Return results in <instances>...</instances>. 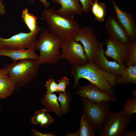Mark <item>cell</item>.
<instances>
[{
  "label": "cell",
  "mask_w": 136,
  "mask_h": 136,
  "mask_svg": "<svg viewBox=\"0 0 136 136\" xmlns=\"http://www.w3.org/2000/svg\"><path fill=\"white\" fill-rule=\"evenodd\" d=\"M70 74L74 78L73 89L79 85V80L82 78L87 80L104 92L114 93V87L117 86L116 81L117 77L102 71L93 62L82 66H73Z\"/></svg>",
  "instance_id": "cell-1"
},
{
  "label": "cell",
  "mask_w": 136,
  "mask_h": 136,
  "mask_svg": "<svg viewBox=\"0 0 136 136\" xmlns=\"http://www.w3.org/2000/svg\"><path fill=\"white\" fill-rule=\"evenodd\" d=\"M41 19L46 23L50 32L62 41L73 38L80 28L73 16L58 15L53 8L44 9L42 12Z\"/></svg>",
  "instance_id": "cell-2"
},
{
  "label": "cell",
  "mask_w": 136,
  "mask_h": 136,
  "mask_svg": "<svg viewBox=\"0 0 136 136\" xmlns=\"http://www.w3.org/2000/svg\"><path fill=\"white\" fill-rule=\"evenodd\" d=\"M62 41L46 29H43L36 40V49L39 51L38 62L40 65L54 64L61 58L59 49Z\"/></svg>",
  "instance_id": "cell-3"
},
{
  "label": "cell",
  "mask_w": 136,
  "mask_h": 136,
  "mask_svg": "<svg viewBox=\"0 0 136 136\" xmlns=\"http://www.w3.org/2000/svg\"><path fill=\"white\" fill-rule=\"evenodd\" d=\"M40 65L38 59H27L7 63L4 68L12 79L15 89L25 86L37 75Z\"/></svg>",
  "instance_id": "cell-4"
},
{
  "label": "cell",
  "mask_w": 136,
  "mask_h": 136,
  "mask_svg": "<svg viewBox=\"0 0 136 136\" xmlns=\"http://www.w3.org/2000/svg\"><path fill=\"white\" fill-rule=\"evenodd\" d=\"M132 115L123 110L111 112L102 127L99 130L100 136H123L131 120Z\"/></svg>",
  "instance_id": "cell-5"
},
{
  "label": "cell",
  "mask_w": 136,
  "mask_h": 136,
  "mask_svg": "<svg viewBox=\"0 0 136 136\" xmlns=\"http://www.w3.org/2000/svg\"><path fill=\"white\" fill-rule=\"evenodd\" d=\"M83 112L93 126L95 131L103 126L111 112L109 103L92 102L84 97H82Z\"/></svg>",
  "instance_id": "cell-6"
},
{
  "label": "cell",
  "mask_w": 136,
  "mask_h": 136,
  "mask_svg": "<svg viewBox=\"0 0 136 136\" xmlns=\"http://www.w3.org/2000/svg\"><path fill=\"white\" fill-rule=\"evenodd\" d=\"M61 58L73 66L83 65L89 62L83 46L73 38L62 41L60 47Z\"/></svg>",
  "instance_id": "cell-7"
},
{
  "label": "cell",
  "mask_w": 136,
  "mask_h": 136,
  "mask_svg": "<svg viewBox=\"0 0 136 136\" xmlns=\"http://www.w3.org/2000/svg\"><path fill=\"white\" fill-rule=\"evenodd\" d=\"M73 38L76 41L80 42L83 45L89 62H93L97 55L101 44L92 29L87 26L80 28Z\"/></svg>",
  "instance_id": "cell-8"
},
{
  "label": "cell",
  "mask_w": 136,
  "mask_h": 136,
  "mask_svg": "<svg viewBox=\"0 0 136 136\" xmlns=\"http://www.w3.org/2000/svg\"><path fill=\"white\" fill-rule=\"evenodd\" d=\"M38 33L20 32L7 39L0 37V49H25L35 47Z\"/></svg>",
  "instance_id": "cell-9"
},
{
  "label": "cell",
  "mask_w": 136,
  "mask_h": 136,
  "mask_svg": "<svg viewBox=\"0 0 136 136\" xmlns=\"http://www.w3.org/2000/svg\"><path fill=\"white\" fill-rule=\"evenodd\" d=\"M74 93L94 103L115 102L117 100L114 93L103 91L90 83L85 86L79 85Z\"/></svg>",
  "instance_id": "cell-10"
},
{
  "label": "cell",
  "mask_w": 136,
  "mask_h": 136,
  "mask_svg": "<svg viewBox=\"0 0 136 136\" xmlns=\"http://www.w3.org/2000/svg\"><path fill=\"white\" fill-rule=\"evenodd\" d=\"M105 54L118 63L124 64L128 57L129 44L121 42L110 36L105 40Z\"/></svg>",
  "instance_id": "cell-11"
},
{
  "label": "cell",
  "mask_w": 136,
  "mask_h": 136,
  "mask_svg": "<svg viewBox=\"0 0 136 136\" xmlns=\"http://www.w3.org/2000/svg\"><path fill=\"white\" fill-rule=\"evenodd\" d=\"M112 2L117 19L126 30L131 41L135 42L136 24L133 15L128 12L121 10L114 0Z\"/></svg>",
  "instance_id": "cell-12"
},
{
  "label": "cell",
  "mask_w": 136,
  "mask_h": 136,
  "mask_svg": "<svg viewBox=\"0 0 136 136\" xmlns=\"http://www.w3.org/2000/svg\"><path fill=\"white\" fill-rule=\"evenodd\" d=\"M103 45L101 44L97 55L93 62L102 71L116 76L120 75L126 68V66L115 61L109 60L105 56Z\"/></svg>",
  "instance_id": "cell-13"
},
{
  "label": "cell",
  "mask_w": 136,
  "mask_h": 136,
  "mask_svg": "<svg viewBox=\"0 0 136 136\" xmlns=\"http://www.w3.org/2000/svg\"><path fill=\"white\" fill-rule=\"evenodd\" d=\"M105 26L110 37L125 44H129L132 42L116 17L109 15L106 20Z\"/></svg>",
  "instance_id": "cell-14"
},
{
  "label": "cell",
  "mask_w": 136,
  "mask_h": 136,
  "mask_svg": "<svg viewBox=\"0 0 136 136\" xmlns=\"http://www.w3.org/2000/svg\"><path fill=\"white\" fill-rule=\"evenodd\" d=\"M54 3L61 5V8L55 10L58 14L66 16L74 15H81L83 14L82 7L79 0H52Z\"/></svg>",
  "instance_id": "cell-15"
},
{
  "label": "cell",
  "mask_w": 136,
  "mask_h": 136,
  "mask_svg": "<svg viewBox=\"0 0 136 136\" xmlns=\"http://www.w3.org/2000/svg\"><path fill=\"white\" fill-rule=\"evenodd\" d=\"M35 47L25 49H0V56H8L16 62L18 60L31 59H38V56L36 52Z\"/></svg>",
  "instance_id": "cell-16"
},
{
  "label": "cell",
  "mask_w": 136,
  "mask_h": 136,
  "mask_svg": "<svg viewBox=\"0 0 136 136\" xmlns=\"http://www.w3.org/2000/svg\"><path fill=\"white\" fill-rule=\"evenodd\" d=\"M58 101V97L53 93L44 95L41 100V104L48 111L53 112L56 116L60 117L63 114Z\"/></svg>",
  "instance_id": "cell-17"
},
{
  "label": "cell",
  "mask_w": 136,
  "mask_h": 136,
  "mask_svg": "<svg viewBox=\"0 0 136 136\" xmlns=\"http://www.w3.org/2000/svg\"><path fill=\"white\" fill-rule=\"evenodd\" d=\"M47 112V109H44L36 111L31 118V123L46 128H48L53 123L54 120Z\"/></svg>",
  "instance_id": "cell-18"
},
{
  "label": "cell",
  "mask_w": 136,
  "mask_h": 136,
  "mask_svg": "<svg viewBox=\"0 0 136 136\" xmlns=\"http://www.w3.org/2000/svg\"><path fill=\"white\" fill-rule=\"evenodd\" d=\"M95 131L92 125L83 114L81 116L78 131L75 133H72L68 131L65 136H94Z\"/></svg>",
  "instance_id": "cell-19"
},
{
  "label": "cell",
  "mask_w": 136,
  "mask_h": 136,
  "mask_svg": "<svg viewBox=\"0 0 136 136\" xmlns=\"http://www.w3.org/2000/svg\"><path fill=\"white\" fill-rule=\"evenodd\" d=\"M14 90L13 81L8 74L0 76V99L10 96Z\"/></svg>",
  "instance_id": "cell-20"
},
{
  "label": "cell",
  "mask_w": 136,
  "mask_h": 136,
  "mask_svg": "<svg viewBox=\"0 0 136 136\" xmlns=\"http://www.w3.org/2000/svg\"><path fill=\"white\" fill-rule=\"evenodd\" d=\"M116 79L117 84L131 83L136 84V65H128Z\"/></svg>",
  "instance_id": "cell-21"
},
{
  "label": "cell",
  "mask_w": 136,
  "mask_h": 136,
  "mask_svg": "<svg viewBox=\"0 0 136 136\" xmlns=\"http://www.w3.org/2000/svg\"><path fill=\"white\" fill-rule=\"evenodd\" d=\"M21 17L30 32L39 33L41 30V28L37 25V18L33 14L29 13L27 9L25 8L22 11Z\"/></svg>",
  "instance_id": "cell-22"
},
{
  "label": "cell",
  "mask_w": 136,
  "mask_h": 136,
  "mask_svg": "<svg viewBox=\"0 0 136 136\" xmlns=\"http://www.w3.org/2000/svg\"><path fill=\"white\" fill-rule=\"evenodd\" d=\"M90 10L97 21L100 22H104L106 14L107 7L103 2L94 0L92 4Z\"/></svg>",
  "instance_id": "cell-23"
},
{
  "label": "cell",
  "mask_w": 136,
  "mask_h": 136,
  "mask_svg": "<svg viewBox=\"0 0 136 136\" xmlns=\"http://www.w3.org/2000/svg\"><path fill=\"white\" fill-rule=\"evenodd\" d=\"M71 99V95L69 91H66L64 93L59 92L58 100L60 103L62 114H66L69 112Z\"/></svg>",
  "instance_id": "cell-24"
},
{
  "label": "cell",
  "mask_w": 136,
  "mask_h": 136,
  "mask_svg": "<svg viewBox=\"0 0 136 136\" xmlns=\"http://www.w3.org/2000/svg\"><path fill=\"white\" fill-rule=\"evenodd\" d=\"M126 65H136V42H132L129 44L128 53L125 62Z\"/></svg>",
  "instance_id": "cell-25"
},
{
  "label": "cell",
  "mask_w": 136,
  "mask_h": 136,
  "mask_svg": "<svg viewBox=\"0 0 136 136\" xmlns=\"http://www.w3.org/2000/svg\"><path fill=\"white\" fill-rule=\"evenodd\" d=\"M122 110L126 114L132 115L136 113V98H129L122 106Z\"/></svg>",
  "instance_id": "cell-26"
},
{
  "label": "cell",
  "mask_w": 136,
  "mask_h": 136,
  "mask_svg": "<svg viewBox=\"0 0 136 136\" xmlns=\"http://www.w3.org/2000/svg\"><path fill=\"white\" fill-rule=\"evenodd\" d=\"M69 80L66 76L61 78L58 80L57 92H65L67 86L69 84Z\"/></svg>",
  "instance_id": "cell-27"
},
{
  "label": "cell",
  "mask_w": 136,
  "mask_h": 136,
  "mask_svg": "<svg viewBox=\"0 0 136 136\" xmlns=\"http://www.w3.org/2000/svg\"><path fill=\"white\" fill-rule=\"evenodd\" d=\"M45 86L47 89L46 94H52L57 92V84L54 79L50 78L46 82Z\"/></svg>",
  "instance_id": "cell-28"
},
{
  "label": "cell",
  "mask_w": 136,
  "mask_h": 136,
  "mask_svg": "<svg viewBox=\"0 0 136 136\" xmlns=\"http://www.w3.org/2000/svg\"><path fill=\"white\" fill-rule=\"evenodd\" d=\"M81 4L83 13H86L89 12L92 4L94 0H79Z\"/></svg>",
  "instance_id": "cell-29"
},
{
  "label": "cell",
  "mask_w": 136,
  "mask_h": 136,
  "mask_svg": "<svg viewBox=\"0 0 136 136\" xmlns=\"http://www.w3.org/2000/svg\"><path fill=\"white\" fill-rule=\"evenodd\" d=\"M31 135L32 136H55V135L53 133L50 132L46 133H42L39 132L36 130L32 129Z\"/></svg>",
  "instance_id": "cell-30"
},
{
  "label": "cell",
  "mask_w": 136,
  "mask_h": 136,
  "mask_svg": "<svg viewBox=\"0 0 136 136\" xmlns=\"http://www.w3.org/2000/svg\"><path fill=\"white\" fill-rule=\"evenodd\" d=\"M0 0V17L5 15L7 13L5 9V5Z\"/></svg>",
  "instance_id": "cell-31"
},
{
  "label": "cell",
  "mask_w": 136,
  "mask_h": 136,
  "mask_svg": "<svg viewBox=\"0 0 136 136\" xmlns=\"http://www.w3.org/2000/svg\"><path fill=\"white\" fill-rule=\"evenodd\" d=\"M25 1H29L32 3H33L34 0H24ZM41 3L46 8L49 7L50 5V3L47 1L46 0H40Z\"/></svg>",
  "instance_id": "cell-32"
},
{
  "label": "cell",
  "mask_w": 136,
  "mask_h": 136,
  "mask_svg": "<svg viewBox=\"0 0 136 136\" xmlns=\"http://www.w3.org/2000/svg\"><path fill=\"white\" fill-rule=\"evenodd\" d=\"M136 132L134 131L127 130L125 132L123 136H136Z\"/></svg>",
  "instance_id": "cell-33"
},
{
  "label": "cell",
  "mask_w": 136,
  "mask_h": 136,
  "mask_svg": "<svg viewBox=\"0 0 136 136\" xmlns=\"http://www.w3.org/2000/svg\"><path fill=\"white\" fill-rule=\"evenodd\" d=\"M8 74L7 71L4 68L0 69V76Z\"/></svg>",
  "instance_id": "cell-34"
},
{
  "label": "cell",
  "mask_w": 136,
  "mask_h": 136,
  "mask_svg": "<svg viewBox=\"0 0 136 136\" xmlns=\"http://www.w3.org/2000/svg\"><path fill=\"white\" fill-rule=\"evenodd\" d=\"M132 95L134 96V97L136 98V90H133L132 91Z\"/></svg>",
  "instance_id": "cell-35"
},
{
  "label": "cell",
  "mask_w": 136,
  "mask_h": 136,
  "mask_svg": "<svg viewBox=\"0 0 136 136\" xmlns=\"http://www.w3.org/2000/svg\"><path fill=\"white\" fill-rule=\"evenodd\" d=\"M2 110V108L1 107H0V111H1Z\"/></svg>",
  "instance_id": "cell-36"
},
{
  "label": "cell",
  "mask_w": 136,
  "mask_h": 136,
  "mask_svg": "<svg viewBox=\"0 0 136 136\" xmlns=\"http://www.w3.org/2000/svg\"><path fill=\"white\" fill-rule=\"evenodd\" d=\"M1 1H2V2L4 1L5 0H1Z\"/></svg>",
  "instance_id": "cell-37"
},
{
  "label": "cell",
  "mask_w": 136,
  "mask_h": 136,
  "mask_svg": "<svg viewBox=\"0 0 136 136\" xmlns=\"http://www.w3.org/2000/svg\"><path fill=\"white\" fill-rule=\"evenodd\" d=\"M132 1H136V0H132Z\"/></svg>",
  "instance_id": "cell-38"
},
{
  "label": "cell",
  "mask_w": 136,
  "mask_h": 136,
  "mask_svg": "<svg viewBox=\"0 0 136 136\" xmlns=\"http://www.w3.org/2000/svg\"></svg>",
  "instance_id": "cell-39"
}]
</instances>
